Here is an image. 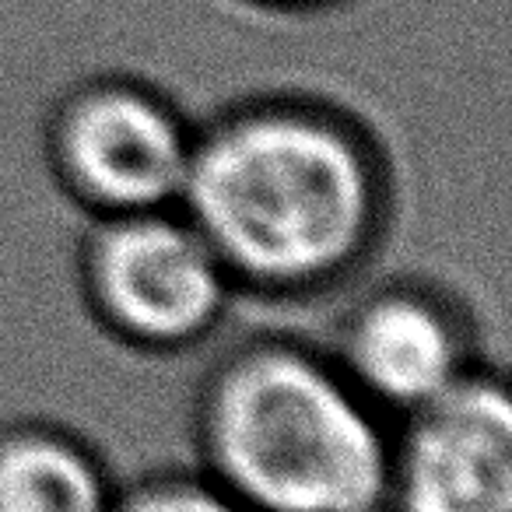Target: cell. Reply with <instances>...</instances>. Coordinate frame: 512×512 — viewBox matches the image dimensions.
Returning a JSON list of instances; mask_svg holds the SVG:
<instances>
[{"mask_svg": "<svg viewBox=\"0 0 512 512\" xmlns=\"http://www.w3.org/2000/svg\"><path fill=\"white\" fill-rule=\"evenodd\" d=\"M330 358L386 418L439 400L477 369L463 309L421 281H390L365 292L337 323Z\"/></svg>", "mask_w": 512, "mask_h": 512, "instance_id": "cell-6", "label": "cell"}, {"mask_svg": "<svg viewBox=\"0 0 512 512\" xmlns=\"http://www.w3.org/2000/svg\"><path fill=\"white\" fill-rule=\"evenodd\" d=\"M383 512H512V397L477 365L390 428Z\"/></svg>", "mask_w": 512, "mask_h": 512, "instance_id": "cell-5", "label": "cell"}, {"mask_svg": "<svg viewBox=\"0 0 512 512\" xmlns=\"http://www.w3.org/2000/svg\"><path fill=\"white\" fill-rule=\"evenodd\" d=\"M78 292L116 344L183 355L218 334L239 288L193 221L169 207L92 218L78 246Z\"/></svg>", "mask_w": 512, "mask_h": 512, "instance_id": "cell-3", "label": "cell"}, {"mask_svg": "<svg viewBox=\"0 0 512 512\" xmlns=\"http://www.w3.org/2000/svg\"><path fill=\"white\" fill-rule=\"evenodd\" d=\"M109 512H253L204 470H155L116 484Z\"/></svg>", "mask_w": 512, "mask_h": 512, "instance_id": "cell-8", "label": "cell"}, {"mask_svg": "<svg viewBox=\"0 0 512 512\" xmlns=\"http://www.w3.org/2000/svg\"><path fill=\"white\" fill-rule=\"evenodd\" d=\"M193 134L183 113L137 81H88L46 120V169L88 218L179 207Z\"/></svg>", "mask_w": 512, "mask_h": 512, "instance_id": "cell-4", "label": "cell"}, {"mask_svg": "<svg viewBox=\"0 0 512 512\" xmlns=\"http://www.w3.org/2000/svg\"><path fill=\"white\" fill-rule=\"evenodd\" d=\"M179 211L239 295L313 299L348 285L383 246L390 165L348 116L264 99L193 134Z\"/></svg>", "mask_w": 512, "mask_h": 512, "instance_id": "cell-1", "label": "cell"}, {"mask_svg": "<svg viewBox=\"0 0 512 512\" xmlns=\"http://www.w3.org/2000/svg\"><path fill=\"white\" fill-rule=\"evenodd\" d=\"M116 481L99 449L53 421L0 425V512H109Z\"/></svg>", "mask_w": 512, "mask_h": 512, "instance_id": "cell-7", "label": "cell"}, {"mask_svg": "<svg viewBox=\"0 0 512 512\" xmlns=\"http://www.w3.org/2000/svg\"><path fill=\"white\" fill-rule=\"evenodd\" d=\"M193 446L253 512H383L390 418L295 337H246L204 372Z\"/></svg>", "mask_w": 512, "mask_h": 512, "instance_id": "cell-2", "label": "cell"}]
</instances>
